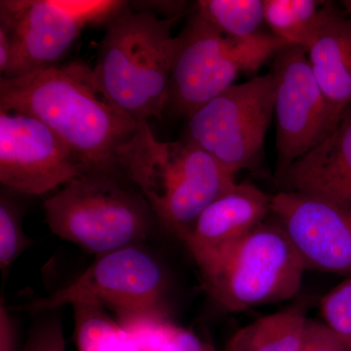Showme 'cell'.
Segmentation results:
<instances>
[{"label": "cell", "mask_w": 351, "mask_h": 351, "mask_svg": "<svg viewBox=\"0 0 351 351\" xmlns=\"http://www.w3.org/2000/svg\"><path fill=\"white\" fill-rule=\"evenodd\" d=\"M306 269L277 221L261 223L228 254L200 269L208 293L232 313L293 299Z\"/></svg>", "instance_id": "cell-6"}, {"label": "cell", "mask_w": 351, "mask_h": 351, "mask_svg": "<svg viewBox=\"0 0 351 351\" xmlns=\"http://www.w3.org/2000/svg\"><path fill=\"white\" fill-rule=\"evenodd\" d=\"M43 210L51 232L97 257L140 245L157 221L142 193L99 173L69 182L44 202Z\"/></svg>", "instance_id": "cell-4"}, {"label": "cell", "mask_w": 351, "mask_h": 351, "mask_svg": "<svg viewBox=\"0 0 351 351\" xmlns=\"http://www.w3.org/2000/svg\"><path fill=\"white\" fill-rule=\"evenodd\" d=\"M324 3L315 0H263L265 22L272 34L289 45L306 50Z\"/></svg>", "instance_id": "cell-19"}, {"label": "cell", "mask_w": 351, "mask_h": 351, "mask_svg": "<svg viewBox=\"0 0 351 351\" xmlns=\"http://www.w3.org/2000/svg\"><path fill=\"white\" fill-rule=\"evenodd\" d=\"M73 307L77 351H141L106 307L94 302H80Z\"/></svg>", "instance_id": "cell-18"}, {"label": "cell", "mask_w": 351, "mask_h": 351, "mask_svg": "<svg viewBox=\"0 0 351 351\" xmlns=\"http://www.w3.org/2000/svg\"><path fill=\"white\" fill-rule=\"evenodd\" d=\"M84 174L56 134L24 113L0 110V182L25 195H43Z\"/></svg>", "instance_id": "cell-11"}, {"label": "cell", "mask_w": 351, "mask_h": 351, "mask_svg": "<svg viewBox=\"0 0 351 351\" xmlns=\"http://www.w3.org/2000/svg\"><path fill=\"white\" fill-rule=\"evenodd\" d=\"M320 313L323 324L351 350V276L321 299Z\"/></svg>", "instance_id": "cell-22"}, {"label": "cell", "mask_w": 351, "mask_h": 351, "mask_svg": "<svg viewBox=\"0 0 351 351\" xmlns=\"http://www.w3.org/2000/svg\"><path fill=\"white\" fill-rule=\"evenodd\" d=\"M276 77L232 85L188 117L184 142L202 149L232 174L255 167L274 114Z\"/></svg>", "instance_id": "cell-7"}, {"label": "cell", "mask_w": 351, "mask_h": 351, "mask_svg": "<svg viewBox=\"0 0 351 351\" xmlns=\"http://www.w3.org/2000/svg\"><path fill=\"white\" fill-rule=\"evenodd\" d=\"M271 197L250 182L235 184L201 213L181 240L198 269L234 248L271 213Z\"/></svg>", "instance_id": "cell-13"}, {"label": "cell", "mask_w": 351, "mask_h": 351, "mask_svg": "<svg viewBox=\"0 0 351 351\" xmlns=\"http://www.w3.org/2000/svg\"><path fill=\"white\" fill-rule=\"evenodd\" d=\"M302 351H351L323 323L309 320Z\"/></svg>", "instance_id": "cell-24"}, {"label": "cell", "mask_w": 351, "mask_h": 351, "mask_svg": "<svg viewBox=\"0 0 351 351\" xmlns=\"http://www.w3.org/2000/svg\"><path fill=\"white\" fill-rule=\"evenodd\" d=\"M278 178L284 191L323 196L351 208V108L323 142Z\"/></svg>", "instance_id": "cell-15"}, {"label": "cell", "mask_w": 351, "mask_h": 351, "mask_svg": "<svg viewBox=\"0 0 351 351\" xmlns=\"http://www.w3.org/2000/svg\"><path fill=\"white\" fill-rule=\"evenodd\" d=\"M0 110L38 119L63 141L84 173L117 178V151L138 125L101 93L82 61L0 78Z\"/></svg>", "instance_id": "cell-1"}, {"label": "cell", "mask_w": 351, "mask_h": 351, "mask_svg": "<svg viewBox=\"0 0 351 351\" xmlns=\"http://www.w3.org/2000/svg\"><path fill=\"white\" fill-rule=\"evenodd\" d=\"M335 124L351 108V18L325 2L306 49Z\"/></svg>", "instance_id": "cell-14"}, {"label": "cell", "mask_w": 351, "mask_h": 351, "mask_svg": "<svg viewBox=\"0 0 351 351\" xmlns=\"http://www.w3.org/2000/svg\"><path fill=\"white\" fill-rule=\"evenodd\" d=\"M117 319L141 351H214L195 332L172 322L168 314H133Z\"/></svg>", "instance_id": "cell-17"}, {"label": "cell", "mask_w": 351, "mask_h": 351, "mask_svg": "<svg viewBox=\"0 0 351 351\" xmlns=\"http://www.w3.org/2000/svg\"><path fill=\"white\" fill-rule=\"evenodd\" d=\"M23 351H66L63 326L59 318H50L36 325Z\"/></svg>", "instance_id": "cell-23"}, {"label": "cell", "mask_w": 351, "mask_h": 351, "mask_svg": "<svg viewBox=\"0 0 351 351\" xmlns=\"http://www.w3.org/2000/svg\"><path fill=\"white\" fill-rule=\"evenodd\" d=\"M11 57V39L3 25H0V73H5Z\"/></svg>", "instance_id": "cell-26"}, {"label": "cell", "mask_w": 351, "mask_h": 351, "mask_svg": "<svg viewBox=\"0 0 351 351\" xmlns=\"http://www.w3.org/2000/svg\"><path fill=\"white\" fill-rule=\"evenodd\" d=\"M166 289L160 263L140 245H135L98 256L73 283L22 308L53 311L68 304L94 302L112 309L117 317L168 314Z\"/></svg>", "instance_id": "cell-9"}, {"label": "cell", "mask_w": 351, "mask_h": 351, "mask_svg": "<svg viewBox=\"0 0 351 351\" xmlns=\"http://www.w3.org/2000/svg\"><path fill=\"white\" fill-rule=\"evenodd\" d=\"M180 18L127 5L106 24L95 78L106 98L138 124L161 119L167 108L176 47L172 27Z\"/></svg>", "instance_id": "cell-3"}, {"label": "cell", "mask_w": 351, "mask_h": 351, "mask_svg": "<svg viewBox=\"0 0 351 351\" xmlns=\"http://www.w3.org/2000/svg\"><path fill=\"white\" fill-rule=\"evenodd\" d=\"M17 331L12 317L4 306H0V351H17Z\"/></svg>", "instance_id": "cell-25"}, {"label": "cell", "mask_w": 351, "mask_h": 351, "mask_svg": "<svg viewBox=\"0 0 351 351\" xmlns=\"http://www.w3.org/2000/svg\"><path fill=\"white\" fill-rule=\"evenodd\" d=\"M31 243V239L23 230L19 208L2 195L0 200V269L3 274Z\"/></svg>", "instance_id": "cell-21"}, {"label": "cell", "mask_w": 351, "mask_h": 351, "mask_svg": "<svg viewBox=\"0 0 351 351\" xmlns=\"http://www.w3.org/2000/svg\"><path fill=\"white\" fill-rule=\"evenodd\" d=\"M287 45L272 32L226 36L195 12L176 36L167 108L189 117L234 85L241 73H256Z\"/></svg>", "instance_id": "cell-5"}, {"label": "cell", "mask_w": 351, "mask_h": 351, "mask_svg": "<svg viewBox=\"0 0 351 351\" xmlns=\"http://www.w3.org/2000/svg\"><path fill=\"white\" fill-rule=\"evenodd\" d=\"M308 318L302 304L263 316L233 335L228 351H302Z\"/></svg>", "instance_id": "cell-16"}, {"label": "cell", "mask_w": 351, "mask_h": 351, "mask_svg": "<svg viewBox=\"0 0 351 351\" xmlns=\"http://www.w3.org/2000/svg\"><path fill=\"white\" fill-rule=\"evenodd\" d=\"M196 13L226 36L246 38L262 32L263 0H200Z\"/></svg>", "instance_id": "cell-20"}, {"label": "cell", "mask_w": 351, "mask_h": 351, "mask_svg": "<svg viewBox=\"0 0 351 351\" xmlns=\"http://www.w3.org/2000/svg\"><path fill=\"white\" fill-rule=\"evenodd\" d=\"M271 214L306 269L351 276V208L323 196L282 191Z\"/></svg>", "instance_id": "cell-12"}, {"label": "cell", "mask_w": 351, "mask_h": 351, "mask_svg": "<svg viewBox=\"0 0 351 351\" xmlns=\"http://www.w3.org/2000/svg\"><path fill=\"white\" fill-rule=\"evenodd\" d=\"M120 173L141 189L157 221L182 239L201 213L235 186V175L184 141L161 142L149 123L117 151Z\"/></svg>", "instance_id": "cell-2"}, {"label": "cell", "mask_w": 351, "mask_h": 351, "mask_svg": "<svg viewBox=\"0 0 351 351\" xmlns=\"http://www.w3.org/2000/svg\"><path fill=\"white\" fill-rule=\"evenodd\" d=\"M127 5L112 0H1L0 25L11 39L10 62L1 77L59 64L85 27L107 24Z\"/></svg>", "instance_id": "cell-8"}, {"label": "cell", "mask_w": 351, "mask_h": 351, "mask_svg": "<svg viewBox=\"0 0 351 351\" xmlns=\"http://www.w3.org/2000/svg\"><path fill=\"white\" fill-rule=\"evenodd\" d=\"M343 6L345 7L346 12L348 14V16L351 18V0H345L341 2Z\"/></svg>", "instance_id": "cell-27"}, {"label": "cell", "mask_w": 351, "mask_h": 351, "mask_svg": "<svg viewBox=\"0 0 351 351\" xmlns=\"http://www.w3.org/2000/svg\"><path fill=\"white\" fill-rule=\"evenodd\" d=\"M274 115L278 173L320 144L336 124L313 71L306 50L287 45L274 57Z\"/></svg>", "instance_id": "cell-10"}]
</instances>
